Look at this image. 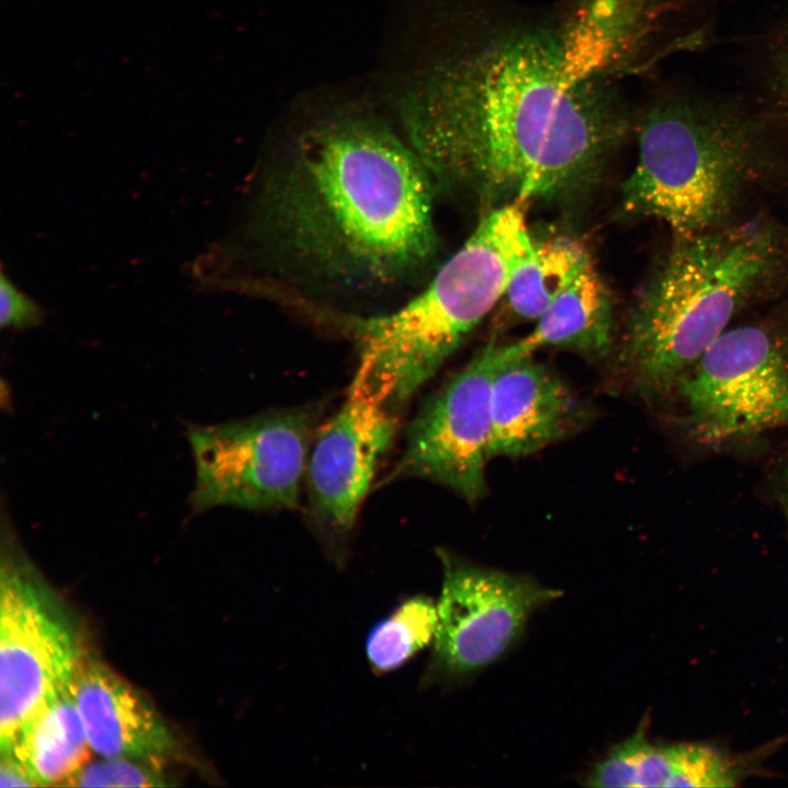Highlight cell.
<instances>
[{
    "mask_svg": "<svg viewBox=\"0 0 788 788\" xmlns=\"http://www.w3.org/2000/svg\"><path fill=\"white\" fill-rule=\"evenodd\" d=\"M777 259L775 233L762 223L676 237L627 325L622 359L635 386L646 395L676 387Z\"/></svg>",
    "mask_w": 788,
    "mask_h": 788,
    "instance_id": "cell-4",
    "label": "cell"
},
{
    "mask_svg": "<svg viewBox=\"0 0 788 788\" xmlns=\"http://www.w3.org/2000/svg\"><path fill=\"white\" fill-rule=\"evenodd\" d=\"M161 765L128 757L89 761L61 786L71 787H161L171 785Z\"/></svg>",
    "mask_w": 788,
    "mask_h": 788,
    "instance_id": "cell-21",
    "label": "cell"
},
{
    "mask_svg": "<svg viewBox=\"0 0 788 788\" xmlns=\"http://www.w3.org/2000/svg\"><path fill=\"white\" fill-rule=\"evenodd\" d=\"M401 101L434 187L489 210L583 193L635 119L609 80L565 68L556 26L482 5Z\"/></svg>",
    "mask_w": 788,
    "mask_h": 788,
    "instance_id": "cell-1",
    "label": "cell"
},
{
    "mask_svg": "<svg viewBox=\"0 0 788 788\" xmlns=\"http://www.w3.org/2000/svg\"><path fill=\"white\" fill-rule=\"evenodd\" d=\"M397 427V412L358 367L344 403L316 430L305 471L309 505L337 564L344 563L346 542Z\"/></svg>",
    "mask_w": 788,
    "mask_h": 788,
    "instance_id": "cell-12",
    "label": "cell"
},
{
    "mask_svg": "<svg viewBox=\"0 0 788 788\" xmlns=\"http://www.w3.org/2000/svg\"><path fill=\"white\" fill-rule=\"evenodd\" d=\"M640 726L617 743L587 776L590 787H734L739 772L716 748L703 743H651Z\"/></svg>",
    "mask_w": 788,
    "mask_h": 788,
    "instance_id": "cell-15",
    "label": "cell"
},
{
    "mask_svg": "<svg viewBox=\"0 0 788 788\" xmlns=\"http://www.w3.org/2000/svg\"><path fill=\"white\" fill-rule=\"evenodd\" d=\"M437 555L442 584L422 687L461 682L494 663L517 641L531 614L560 596L533 579L473 564L447 549Z\"/></svg>",
    "mask_w": 788,
    "mask_h": 788,
    "instance_id": "cell-9",
    "label": "cell"
},
{
    "mask_svg": "<svg viewBox=\"0 0 788 788\" xmlns=\"http://www.w3.org/2000/svg\"><path fill=\"white\" fill-rule=\"evenodd\" d=\"M507 359L505 345L488 343L424 403L406 429L404 450L386 482H434L468 503L485 496L491 386Z\"/></svg>",
    "mask_w": 788,
    "mask_h": 788,
    "instance_id": "cell-11",
    "label": "cell"
},
{
    "mask_svg": "<svg viewBox=\"0 0 788 788\" xmlns=\"http://www.w3.org/2000/svg\"><path fill=\"white\" fill-rule=\"evenodd\" d=\"M0 325L2 328L27 329L43 324L45 310L21 291L1 269Z\"/></svg>",
    "mask_w": 788,
    "mask_h": 788,
    "instance_id": "cell-22",
    "label": "cell"
},
{
    "mask_svg": "<svg viewBox=\"0 0 788 788\" xmlns=\"http://www.w3.org/2000/svg\"><path fill=\"white\" fill-rule=\"evenodd\" d=\"M612 303L600 274L590 260L560 291L521 339L506 344L510 359L533 355L544 347L575 350L601 358L612 345Z\"/></svg>",
    "mask_w": 788,
    "mask_h": 788,
    "instance_id": "cell-16",
    "label": "cell"
},
{
    "mask_svg": "<svg viewBox=\"0 0 788 788\" xmlns=\"http://www.w3.org/2000/svg\"><path fill=\"white\" fill-rule=\"evenodd\" d=\"M692 438L734 442L788 422V343L764 325L723 332L676 386Z\"/></svg>",
    "mask_w": 788,
    "mask_h": 788,
    "instance_id": "cell-8",
    "label": "cell"
},
{
    "mask_svg": "<svg viewBox=\"0 0 788 788\" xmlns=\"http://www.w3.org/2000/svg\"><path fill=\"white\" fill-rule=\"evenodd\" d=\"M38 786H61L91 761L92 749L71 683L50 696L26 721L11 749Z\"/></svg>",
    "mask_w": 788,
    "mask_h": 788,
    "instance_id": "cell-17",
    "label": "cell"
},
{
    "mask_svg": "<svg viewBox=\"0 0 788 788\" xmlns=\"http://www.w3.org/2000/svg\"><path fill=\"white\" fill-rule=\"evenodd\" d=\"M437 624V605L431 598H405L367 634L364 650L372 672L383 675L404 667L433 641Z\"/></svg>",
    "mask_w": 788,
    "mask_h": 788,
    "instance_id": "cell-19",
    "label": "cell"
},
{
    "mask_svg": "<svg viewBox=\"0 0 788 788\" xmlns=\"http://www.w3.org/2000/svg\"><path fill=\"white\" fill-rule=\"evenodd\" d=\"M71 690L93 753L157 765L176 755L175 737L157 708L104 662L85 654Z\"/></svg>",
    "mask_w": 788,
    "mask_h": 788,
    "instance_id": "cell-14",
    "label": "cell"
},
{
    "mask_svg": "<svg viewBox=\"0 0 788 788\" xmlns=\"http://www.w3.org/2000/svg\"><path fill=\"white\" fill-rule=\"evenodd\" d=\"M534 243L523 205L495 207L418 296L390 314L349 321L359 367L395 412L503 298Z\"/></svg>",
    "mask_w": 788,
    "mask_h": 788,
    "instance_id": "cell-5",
    "label": "cell"
},
{
    "mask_svg": "<svg viewBox=\"0 0 788 788\" xmlns=\"http://www.w3.org/2000/svg\"><path fill=\"white\" fill-rule=\"evenodd\" d=\"M714 0H566L556 25L567 72L610 80L650 70L675 53L695 51L712 36Z\"/></svg>",
    "mask_w": 788,
    "mask_h": 788,
    "instance_id": "cell-10",
    "label": "cell"
},
{
    "mask_svg": "<svg viewBox=\"0 0 788 788\" xmlns=\"http://www.w3.org/2000/svg\"><path fill=\"white\" fill-rule=\"evenodd\" d=\"M636 163L622 209L676 237L728 225L776 129L740 93L694 83L658 93L635 119Z\"/></svg>",
    "mask_w": 788,
    "mask_h": 788,
    "instance_id": "cell-3",
    "label": "cell"
},
{
    "mask_svg": "<svg viewBox=\"0 0 788 788\" xmlns=\"http://www.w3.org/2000/svg\"><path fill=\"white\" fill-rule=\"evenodd\" d=\"M743 94L776 130L788 127V10L753 37Z\"/></svg>",
    "mask_w": 788,
    "mask_h": 788,
    "instance_id": "cell-20",
    "label": "cell"
},
{
    "mask_svg": "<svg viewBox=\"0 0 788 788\" xmlns=\"http://www.w3.org/2000/svg\"><path fill=\"white\" fill-rule=\"evenodd\" d=\"M37 787L24 765L11 753H1L0 787Z\"/></svg>",
    "mask_w": 788,
    "mask_h": 788,
    "instance_id": "cell-23",
    "label": "cell"
},
{
    "mask_svg": "<svg viewBox=\"0 0 788 788\" xmlns=\"http://www.w3.org/2000/svg\"><path fill=\"white\" fill-rule=\"evenodd\" d=\"M318 416L315 407L303 406L188 428L195 463L192 511L296 508Z\"/></svg>",
    "mask_w": 788,
    "mask_h": 788,
    "instance_id": "cell-6",
    "label": "cell"
},
{
    "mask_svg": "<svg viewBox=\"0 0 788 788\" xmlns=\"http://www.w3.org/2000/svg\"><path fill=\"white\" fill-rule=\"evenodd\" d=\"M590 260L586 246L573 237L535 242L507 287L509 309L517 318L536 321Z\"/></svg>",
    "mask_w": 788,
    "mask_h": 788,
    "instance_id": "cell-18",
    "label": "cell"
},
{
    "mask_svg": "<svg viewBox=\"0 0 788 788\" xmlns=\"http://www.w3.org/2000/svg\"><path fill=\"white\" fill-rule=\"evenodd\" d=\"M490 459L525 456L577 431L588 410L569 386L533 355L507 359L490 398Z\"/></svg>",
    "mask_w": 788,
    "mask_h": 788,
    "instance_id": "cell-13",
    "label": "cell"
},
{
    "mask_svg": "<svg viewBox=\"0 0 788 788\" xmlns=\"http://www.w3.org/2000/svg\"><path fill=\"white\" fill-rule=\"evenodd\" d=\"M2 518L0 572V753L85 653L59 601L46 588Z\"/></svg>",
    "mask_w": 788,
    "mask_h": 788,
    "instance_id": "cell-7",
    "label": "cell"
},
{
    "mask_svg": "<svg viewBox=\"0 0 788 788\" xmlns=\"http://www.w3.org/2000/svg\"><path fill=\"white\" fill-rule=\"evenodd\" d=\"M433 181L383 120L341 113L304 129L266 175L267 245L313 278L350 289L409 279L432 258Z\"/></svg>",
    "mask_w": 788,
    "mask_h": 788,
    "instance_id": "cell-2",
    "label": "cell"
}]
</instances>
